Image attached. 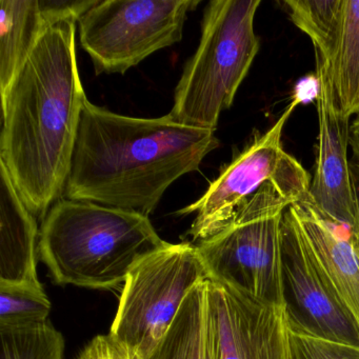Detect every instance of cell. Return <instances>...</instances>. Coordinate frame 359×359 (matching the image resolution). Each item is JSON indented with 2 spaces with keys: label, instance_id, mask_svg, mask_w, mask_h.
<instances>
[{
  "label": "cell",
  "instance_id": "cell-9",
  "mask_svg": "<svg viewBox=\"0 0 359 359\" xmlns=\"http://www.w3.org/2000/svg\"><path fill=\"white\" fill-rule=\"evenodd\" d=\"M285 308L289 327L359 346V325L315 259L289 207L283 220Z\"/></svg>",
  "mask_w": 359,
  "mask_h": 359
},
{
  "label": "cell",
  "instance_id": "cell-8",
  "mask_svg": "<svg viewBox=\"0 0 359 359\" xmlns=\"http://www.w3.org/2000/svg\"><path fill=\"white\" fill-rule=\"evenodd\" d=\"M199 0H97L79 18V39L96 74H125L182 39Z\"/></svg>",
  "mask_w": 359,
  "mask_h": 359
},
{
  "label": "cell",
  "instance_id": "cell-14",
  "mask_svg": "<svg viewBox=\"0 0 359 359\" xmlns=\"http://www.w3.org/2000/svg\"><path fill=\"white\" fill-rule=\"evenodd\" d=\"M39 241L36 217L0 163V283L43 287L37 277Z\"/></svg>",
  "mask_w": 359,
  "mask_h": 359
},
{
  "label": "cell",
  "instance_id": "cell-3",
  "mask_svg": "<svg viewBox=\"0 0 359 359\" xmlns=\"http://www.w3.org/2000/svg\"><path fill=\"white\" fill-rule=\"evenodd\" d=\"M168 243L142 214L60 198L43 219L39 255L57 285L117 290Z\"/></svg>",
  "mask_w": 359,
  "mask_h": 359
},
{
  "label": "cell",
  "instance_id": "cell-15",
  "mask_svg": "<svg viewBox=\"0 0 359 359\" xmlns=\"http://www.w3.org/2000/svg\"><path fill=\"white\" fill-rule=\"evenodd\" d=\"M327 64L340 110L351 118L359 113V0H344L339 36Z\"/></svg>",
  "mask_w": 359,
  "mask_h": 359
},
{
  "label": "cell",
  "instance_id": "cell-20",
  "mask_svg": "<svg viewBox=\"0 0 359 359\" xmlns=\"http://www.w3.org/2000/svg\"><path fill=\"white\" fill-rule=\"evenodd\" d=\"M292 359H359V346L290 329Z\"/></svg>",
  "mask_w": 359,
  "mask_h": 359
},
{
  "label": "cell",
  "instance_id": "cell-22",
  "mask_svg": "<svg viewBox=\"0 0 359 359\" xmlns=\"http://www.w3.org/2000/svg\"><path fill=\"white\" fill-rule=\"evenodd\" d=\"M77 359H140L110 333L96 336L85 346Z\"/></svg>",
  "mask_w": 359,
  "mask_h": 359
},
{
  "label": "cell",
  "instance_id": "cell-24",
  "mask_svg": "<svg viewBox=\"0 0 359 359\" xmlns=\"http://www.w3.org/2000/svg\"><path fill=\"white\" fill-rule=\"evenodd\" d=\"M350 148L353 152V163L359 165V113L350 125Z\"/></svg>",
  "mask_w": 359,
  "mask_h": 359
},
{
  "label": "cell",
  "instance_id": "cell-13",
  "mask_svg": "<svg viewBox=\"0 0 359 359\" xmlns=\"http://www.w3.org/2000/svg\"><path fill=\"white\" fill-rule=\"evenodd\" d=\"M290 209L313 256L359 325V252L350 234L329 222L308 197Z\"/></svg>",
  "mask_w": 359,
  "mask_h": 359
},
{
  "label": "cell",
  "instance_id": "cell-12",
  "mask_svg": "<svg viewBox=\"0 0 359 359\" xmlns=\"http://www.w3.org/2000/svg\"><path fill=\"white\" fill-rule=\"evenodd\" d=\"M97 0H1L0 95L7 91L46 31L65 20L79 18Z\"/></svg>",
  "mask_w": 359,
  "mask_h": 359
},
{
  "label": "cell",
  "instance_id": "cell-17",
  "mask_svg": "<svg viewBox=\"0 0 359 359\" xmlns=\"http://www.w3.org/2000/svg\"><path fill=\"white\" fill-rule=\"evenodd\" d=\"M0 359H65L64 336L50 321L0 327Z\"/></svg>",
  "mask_w": 359,
  "mask_h": 359
},
{
  "label": "cell",
  "instance_id": "cell-16",
  "mask_svg": "<svg viewBox=\"0 0 359 359\" xmlns=\"http://www.w3.org/2000/svg\"><path fill=\"white\" fill-rule=\"evenodd\" d=\"M292 22L306 33L327 62H331L339 36L344 0H285Z\"/></svg>",
  "mask_w": 359,
  "mask_h": 359
},
{
  "label": "cell",
  "instance_id": "cell-11",
  "mask_svg": "<svg viewBox=\"0 0 359 359\" xmlns=\"http://www.w3.org/2000/svg\"><path fill=\"white\" fill-rule=\"evenodd\" d=\"M220 359H292L285 306L258 302L208 279Z\"/></svg>",
  "mask_w": 359,
  "mask_h": 359
},
{
  "label": "cell",
  "instance_id": "cell-25",
  "mask_svg": "<svg viewBox=\"0 0 359 359\" xmlns=\"http://www.w3.org/2000/svg\"><path fill=\"white\" fill-rule=\"evenodd\" d=\"M356 248H357V250H358V252H359V247H358V245H356Z\"/></svg>",
  "mask_w": 359,
  "mask_h": 359
},
{
  "label": "cell",
  "instance_id": "cell-1",
  "mask_svg": "<svg viewBox=\"0 0 359 359\" xmlns=\"http://www.w3.org/2000/svg\"><path fill=\"white\" fill-rule=\"evenodd\" d=\"M76 22L50 27L5 93L0 163L29 211L45 218L64 195L87 96Z\"/></svg>",
  "mask_w": 359,
  "mask_h": 359
},
{
  "label": "cell",
  "instance_id": "cell-19",
  "mask_svg": "<svg viewBox=\"0 0 359 359\" xmlns=\"http://www.w3.org/2000/svg\"><path fill=\"white\" fill-rule=\"evenodd\" d=\"M208 296V279L189 294L163 341L147 359H189L199 311Z\"/></svg>",
  "mask_w": 359,
  "mask_h": 359
},
{
  "label": "cell",
  "instance_id": "cell-23",
  "mask_svg": "<svg viewBox=\"0 0 359 359\" xmlns=\"http://www.w3.org/2000/svg\"><path fill=\"white\" fill-rule=\"evenodd\" d=\"M351 176H352L353 190H354L355 203L357 211V229L351 239L359 247V165L351 161Z\"/></svg>",
  "mask_w": 359,
  "mask_h": 359
},
{
  "label": "cell",
  "instance_id": "cell-10",
  "mask_svg": "<svg viewBox=\"0 0 359 359\" xmlns=\"http://www.w3.org/2000/svg\"><path fill=\"white\" fill-rule=\"evenodd\" d=\"M318 79V154L308 201L334 226L351 235L357 229V211L351 176L350 118L340 110L327 60L315 52Z\"/></svg>",
  "mask_w": 359,
  "mask_h": 359
},
{
  "label": "cell",
  "instance_id": "cell-4",
  "mask_svg": "<svg viewBox=\"0 0 359 359\" xmlns=\"http://www.w3.org/2000/svg\"><path fill=\"white\" fill-rule=\"evenodd\" d=\"M260 0H212L197 51L184 67L169 113L174 121L215 131L259 51L254 20Z\"/></svg>",
  "mask_w": 359,
  "mask_h": 359
},
{
  "label": "cell",
  "instance_id": "cell-6",
  "mask_svg": "<svg viewBox=\"0 0 359 359\" xmlns=\"http://www.w3.org/2000/svg\"><path fill=\"white\" fill-rule=\"evenodd\" d=\"M207 279L191 243H168L128 275L110 334L140 359L163 341L189 294Z\"/></svg>",
  "mask_w": 359,
  "mask_h": 359
},
{
  "label": "cell",
  "instance_id": "cell-21",
  "mask_svg": "<svg viewBox=\"0 0 359 359\" xmlns=\"http://www.w3.org/2000/svg\"><path fill=\"white\" fill-rule=\"evenodd\" d=\"M189 359H220L217 327L209 302V285L207 298L197 317Z\"/></svg>",
  "mask_w": 359,
  "mask_h": 359
},
{
  "label": "cell",
  "instance_id": "cell-7",
  "mask_svg": "<svg viewBox=\"0 0 359 359\" xmlns=\"http://www.w3.org/2000/svg\"><path fill=\"white\" fill-rule=\"evenodd\" d=\"M299 104L293 96L275 125L224 167L198 201L178 211L180 215L195 214L187 234L193 243H203L222 232L268 187H280L302 199L309 196L310 175L297 159L285 152L281 142L283 127Z\"/></svg>",
  "mask_w": 359,
  "mask_h": 359
},
{
  "label": "cell",
  "instance_id": "cell-18",
  "mask_svg": "<svg viewBox=\"0 0 359 359\" xmlns=\"http://www.w3.org/2000/svg\"><path fill=\"white\" fill-rule=\"evenodd\" d=\"M51 308L43 287L0 283V327L47 323Z\"/></svg>",
  "mask_w": 359,
  "mask_h": 359
},
{
  "label": "cell",
  "instance_id": "cell-2",
  "mask_svg": "<svg viewBox=\"0 0 359 359\" xmlns=\"http://www.w3.org/2000/svg\"><path fill=\"white\" fill-rule=\"evenodd\" d=\"M219 144L213 130L182 125L169 114L125 116L87 98L65 198L149 217L169 187L197 171Z\"/></svg>",
  "mask_w": 359,
  "mask_h": 359
},
{
  "label": "cell",
  "instance_id": "cell-5",
  "mask_svg": "<svg viewBox=\"0 0 359 359\" xmlns=\"http://www.w3.org/2000/svg\"><path fill=\"white\" fill-rule=\"evenodd\" d=\"M300 201L291 191L268 187L241 210L230 226L195 245L207 279L258 302L285 306L283 214Z\"/></svg>",
  "mask_w": 359,
  "mask_h": 359
}]
</instances>
